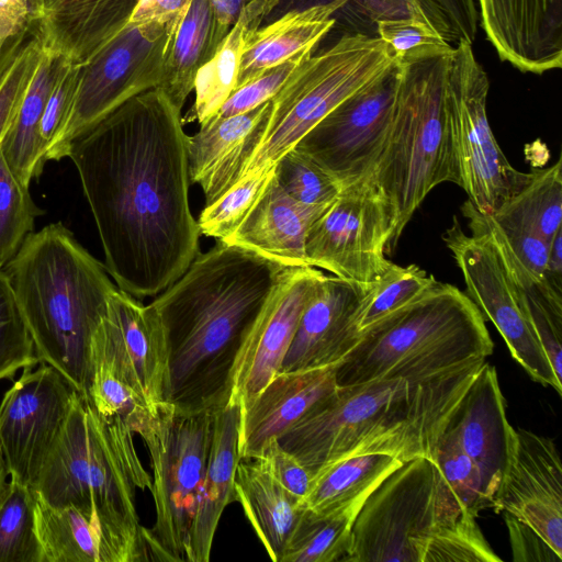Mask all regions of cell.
I'll use <instances>...</instances> for the list:
<instances>
[{
	"instance_id": "cell-1",
	"label": "cell",
	"mask_w": 562,
	"mask_h": 562,
	"mask_svg": "<svg viewBox=\"0 0 562 562\" xmlns=\"http://www.w3.org/2000/svg\"><path fill=\"white\" fill-rule=\"evenodd\" d=\"M181 109L157 88L71 142L74 162L119 289L140 300L175 282L200 252L189 203Z\"/></svg>"
},
{
	"instance_id": "cell-2",
	"label": "cell",
	"mask_w": 562,
	"mask_h": 562,
	"mask_svg": "<svg viewBox=\"0 0 562 562\" xmlns=\"http://www.w3.org/2000/svg\"><path fill=\"white\" fill-rule=\"evenodd\" d=\"M288 269L217 240L156 295L150 304L168 352L166 402L211 412L228 403L238 351Z\"/></svg>"
},
{
	"instance_id": "cell-3",
	"label": "cell",
	"mask_w": 562,
	"mask_h": 562,
	"mask_svg": "<svg viewBox=\"0 0 562 562\" xmlns=\"http://www.w3.org/2000/svg\"><path fill=\"white\" fill-rule=\"evenodd\" d=\"M484 362L474 358L425 376L337 386L278 441L314 475L328 463L362 454L435 463L448 420Z\"/></svg>"
},
{
	"instance_id": "cell-4",
	"label": "cell",
	"mask_w": 562,
	"mask_h": 562,
	"mask_svg": "<svg viewBox=\"0 0 562 562\" xmlns=\"http://www.w3.org/2000/svg\"><path fill=\"white\" fill-rule=\"evenodd\" d=\"M3 270L40 363L88 398L91 340L117 288L105 266L61 223L31 233Z\"/></svg>"
},
{
	"instance_id": "cell-5",
	"label": "cell",
	"mask_w": 562,
	"mask_h": 562,
	"mask_svg": "<svg viewBox=\"0 0 562 562\" xmlns=\"http://www.w3.org/2000/svg\"><path fill=\"white\" fill-rule=\"evenodd\" d=\"M134 432L117 417L99 414L74 390L61 431L45 460L35 493L54 506L75 505L98 515L120 562L153 561L149 532L139 521L136 490H150Z\"/></svg>"
},
{
	"instance_id": "cell-6",
	"label": "cell",
	"mask_w": 562,
	"mask_h": 562,
	"mask_svg": "<svg viewBox=\"0 0 562 562\" xmlns=\"http://www.w3.org/2000/svg\"><path fill=\"white\" fill-rule=\"evenodd\" d=\"M494 344L476 305L459 288L437 282L407 305L360 331L336 366L338 386L381 378L425 376L474 358Z\"/></svg>"
},
{
	"instance_id": "cell-7",
	"label": "cell",
	"mask_w": 562,
	"mask_h": 562,
	"mask_svg": "<svg viewBox=\"0 0 562 562\" xmlns=\"http://www.w3.org/2000/svg\"><path fill=\"white\" fill-rule=\"evenodd\" d=\"M451 54L401 64L394 113L383 151L370 175L393 220L392 250L428 193L460 172L447 104Z\"/></svg>"
},
{
	"instance_id": "cell-8",
	"label": "cell",
	"mask_w": 562,
	"mask_h": 562,
	"mask_svg": "<svg viewBox=\"0 0 562 562\" xmlns=\"http://www.w3.org/2000/svg\"><path fill=\"white\" fill-rule=\"evenodd\" d=\"M373 35L349 33L308 57L271 99V110L255 131L257 147L241 178L271 168L345 99L386 72L394 64ZM240 178V179H241Z\"/></svg>"
},
{
	"instance_id": "cell-9",
	"label": "cell",
	"mask_w": 562,
	"mask_h": 562,
	"mask_svg": "<svg viewBox=\"0 0 562 562\" xmlns=\"http://www.w3.org/2000/svg\"><path fill=\"white\" fill-rule=\"evenodd\" d=\"M214 412L186 411L165 402L138 435L153 471L156 521L149 532L153 561H187L213 432Z\"/></svg>"
},
{
	"instance_id": "cell-10",
	"label": "cell",
	"mask_w": 562,
	"mask_h": 562,
	"mask_svg": "<svg viewBox=\"0 0 562 562\" xmlns=\"http://www.w3.org/2000/svg\"><path fill=\"white\" fill-rule=\"evenodd\" d=\"M487 75L471 44L458 42L447 72V104L460 183L476 210L494 214L533 176L514 168L488 124Z\"/></svg>"
},
{
	"instance_id": "cell-11",
	"label": "cell",
	"mask_w": 562,
	"mask_h": 562,
	"mask_svg": "<svg viewBox=\"0 0 562 562\" xmlns=\"http://www.w3.org/2000/svg\"><path fill=\"white\" fill-rule=\"evenodd\" d=\"M438 524L436 464L427 458L403 462L356 515L347 562H424Z\"/></svg>"
},
{
	"instance_id": "cell-12",
	"label": "cell",
	"mask_w": 562,
	"mask_h": 562,
	"mask_svg": "<svg viewBox=\"0 0 562 562\" xmlns=\"http://www.w3.org/2000/svg\"><path fill=\"white\" fill-rule=\"evenodd\" d=\"M172 26L157 21L128 22L79 65L72 106L45 159L66 157L72 140L131 98L156 88Z\"/></svg>"
},
{
	"instance_id": "cell-13",
	"label": "cell",
	"mask_w": 562,
	"mask_h": 562,
	"mask_svg": "<svg viewBox=\"0 0 562 562\" xmlns=\"http://www.w3.org/2000/svg\"><path fill=\"white\" fill-rule=\"evenodd\" d=\"M461 212L468 220L471 235L462 229L453 216L451 226L442 235L446 246L459 266L467 286L465 294L476 305L484 319L491 321L512 357L529 376L562 394L550 361L517 299L515 282L503 256L487 231L481 212L468 200Z\"/></svg>"
},
{
	"instance_id": "cell-14",
	"label": "cell",
	"mask_w": 562,
	"mask_h": 562,
	"mask_svg": "<svg viewBox=\"0 0 562 562\" xmlns=\"http://www.w3.org/2000/svg\"><path fill=\"white\" fill-rule=\"evenodd\" d=\"M392 236L390 207L368 176L344 187L312 223L305 239L307 263L371 286L394 263L385 256Z\"/></svg>"
},
{
	"instance_id": "cell-15",
	"label": "cell",
	"mask_w": 562,
	"mask_h": 562,
	"mask_svg": "<svg viewBox=\"0 0 562 562\" xmlns=\"http://www.w3.org/2000/svg\"><path fill=\"white\" fill-rule=\"evenodd\" d=\"M401 64L358 90L293 147L318 164L341 188L370 176L385 146L394 113Z\"/></svg>"
},
{
	"instance_id": "cell-16",
	"label": "cell",
	"mask_w": 562,
	"mask_h": 562,
	"mask_svg": "<svg viewBox=\"0 0 562 562\" xmlns=\"http://www.w3.org/2000/svg\"><path fill=\"white\" fill-rule=\"evenodd\" d=\"M74 389L53 367L25 368L0 402L10 480L33 487L66 422Z\"/></svg>"
},
{
	"instance_id": "cell-17",
	"label": "cell",
	"mask_w": 562,
	"mask_h": 562,
	"mask_svg": "<svg viewBox=\"0 0 562 562\" xmlns=\"http://www.w3.org/2000/svg\"><path fill=\"white\" fill-rule=\"evenodd\" d=\"M92 358L102 359L154 412L166 402L168 352L160 317L149 303L116 288L91 340Z\"/></svg>"
},
{
	"instance_id": "cell-18",
	"label": "cell",
	"mask_w": 562,
	"mask_h": 562,
	"mask_svg": "<svg viewBox=\"0 0 562 562\" xmlns=\"http://www.w3.org/2000/svg\"><path fill=\"white\" fill-rule=\"evenodd\" d=\"M325 276L311 266L288 269L238 351L228 402L248 404L280 371L301 314Z\"/></svg>"
},
{
	"instance_id": "cell-19",
	"label": "cell",
	"mask_w": 562,
	"mask_h": 562,
	"mask_svg": "<svg viewBox=\"0 0 562 562\" xmlns=\"http://www.w3.org/2000/svg\"><path fill=\"white\" fill-rule=\"evenodd\" d=\"M515 451L494 497L504 512L533 529L562 555V464L554 441L515 428Z\"/></svg>"
},
{
	"instance_id": "cell-20",
	"label": "cell",
	"mask_w": 562,
	"mask_h": 562,
	"mask_svg": "<svg viewBox=\"0 0 562 562\" xmlns=\"http://www.w3.org/2000/svg\"><path fill=\"white\" fill-rule=\"evenodd\" d=\"M373 285L325 276L301 314L280 371L338 364L359 339L360 317Z\"/></svg>"
},
{
	"instance_id": "cell-21",
	"label": "cell",
	"mask_w": 562,
	"mask_h": 562,
	"mask_svg": "<svg viewBox=\"0 0 562 562\" xmlns=\"http://www.w3.org/2000/svg\"><path fill=\"white\" fill-rule=\"evenodd\" d=\"M477 467L485 496L494 497L510 464L515 428L506 417L505 400L495 367L484 362L446 426Z\"/></svg>"
},
{
	"instance_id": "cell-22",
	"label": "cell",
	"mask_w": 562,
	"mask_h": 562,
	"mask_svg": "<svg viewBox=\"0 0 562 562\" xmlns=\"http://www.w3.org/2000/svg\"><path fill=\"white\" fill-rule=\"evenodd\" d=\"M481 25L503 61L541 75L562 66V0H476Z\"/></svg>"
},
{
	"instance_id": "cell-23",
	"label": "cell",
	"mask_w": 562,
	"mask_h": 562,
	"mask_svg": "<svg viewBox=\"0 0 562 562\" xmlns=\"http://www.w3.org/2000/svg\"><path fill=\"white\" fill-rule=\"evenodd\" d=\"M336 366L279 371L252 401L240 406V458L257 457L269 440L281 437L331 394L338 386Z\"/></svg>"
},
{
	"instance_id": "cell-24",
	"label": "cell",
	"mask_w": 562,
	"mask_h": 562,
	"mask_svg": "<svg viewBox=\"0 0 562 562\" xmlns=\"http://www.w3.org/2000/svg\"><path fill=\"white\" fill-rule=\"evenodd\" d=\"M327 206L307 205L292 199L272 172L243 222L222 241L251 250L288 268L308 266L306 235Z\"/></svg>"
},
{
	"instance_id": "cell-25",
	"label": "cell",
	"mask_w": 562,
	"mask_h": 562,
	"mask_svg": "<svg viewBox=\"0 0 562 562\" xmlns=\"http://www.w3.org/2000/svg\"><path fill=\"white\" fill-rule=\"evenodd\" d=\"M138 0H44L35 31L43 48L81 65L130 21Z\"/></svg>"
},
{
	"instance_id": "cell-26",
	"label": "cell",
	"mask_w": 562,
	"mask_h": 562,
	"mask_svg": "<svg viewBox=\"0 0 562 562\" xmlns=\"http://www.w3.org/2000/svg\"><path fill=\"white\" fill-rule=\"evenodd\" d=\"M240 405L228 402L214 412L213 432L199 505L190 530L187 561L207 562L215 531L226 506L235 501L239 453Z\"/></svg>"
},
{
	"instance_id": "cell-27",
	"label": "cell",
	"mask_w": 562,
	"mask_h": 562,
	"mask_svg": "<svg viewBox=\"0 0 562 562\" xmlns=\"http://www.w3.org/2000/svg\"><path fill=\"white\" fill-rule=\"evenodd\" d=\"M235 501L274 562H281L286 543L304 509L302 501L280 485L258 457H241L235 474Z\"/></svg>"
},
{
	"instance_id": "cell-28",
	"label": "cell",
	"mask_w": 562,
	"mask_h": 562,
	"mask_svg": "<svg viewBox=\"0 0 562 562\" xmlns=\"http://www.w3.org/2000/svg\"><path fill=\"white\" fill-rule=\"evenodd\" d=\"M339 10L319 5L290 11L252 30L245 42L235 89L302 52L315 50L335 25Z\"/></svg>"
},
{
	"instance_id": "cell-29",
	"label": "cell",
	"mask_w": 562,
	"mask_h": 562,
	"mask_svg": "<svg viewBox=\"0 0 562 562\" xmlns=\"http://www.w3.org/2000/svg\"><path fill=\"white\" fill-rule=\"evenodd\" d=\"M34 494L44 562H120L95 513L75 505L54 506Z\"/></svg>"
},
{
	"instance_id": "cell-30",
	"label": "cell",
	"mask_w": 562,
	"mask_h": 562,
	"mask_svg": "<svg viewBox=\"0 0 562 562\" xmlns=\"http://www.w3.org/2000/svg\"><path fill=\"white\" fill-rule=\"evenodd\" d=\"M67 64L63 56L44 49L18 111L0 142L10 169L26 187L41 176L46 164L40 147L38 127L47 99Z\"/></svg>"
},
{
	"instance_id": "cell-31",
	"label": "cell",
	"mask_w": 562,
	"mask_h": 562,
	"mask_svg": "<svg viewBox=\"0 0 562 562\" xmlns=\"http://www.w3.org/2000/svg\"><path fill=\"white\" fill-rule=\"evenodd\" d=\"M217 45L209 0H191L170 33L156 88L182 109L194 88L198 71L213 56Z\"/></svg>"
},
{
	"instance_id": "cell-32",
	"label": "cell",
	"mask_w": 562,
	"mask_h": 562,
	"mask_svg": "<svg viewBox=\"0 0 562 562\" xmlns=\"http://www.w3.org/2000/svg\"><path fill=\"white\" fill-rule=\"evenodd\" d=\"M272 14L273 7L266 0H251L245 5L213 56L198 71L193 88L195 99L182 117L183 125L191 122L202 124L216 114L235 90L248 34Z\"/></svg>"
},
{
	"instance_id": "cell-33",
	"label": "cell",
	"mask_w": 562,
	"mask_h": 562,
	"mask_svg": "<svg viewBox=\"0 0 562 562\" xmlns=\"http://www.w3.org/2000/svg\"><path fill=\"white\" fill-rule=\"evenodd\" d=\"M402 463L387 454H362L336 460L315 473L302 505L317 514H358L372 491Z\"/></svg>"
},
{
	"instance_id": "cell-34",
	"label": "cell",
	"mask_w": 562,
	"mask_h": 562,
	"mask_svg": "<svg viewBox=\"0 0 562 562\" xmlns=\"http://www.w3.org/2000/svg\"><path fill=\"white\" fill-rule=\"evenodd\" d=\"M502 226L535 233L552 240L562 228V161L533 170L529 183L492 214Z\"/></svg>"
},
{
	"instance_id": "cell-35",
	"label": "cell",
	"mask_w": 562,
	"mask_h": 562,
	"mask_svg": "<svg viewBox=\"0 0 562 562\" xmlns=\"http://www.w3.org/2000/svg\"><path fill=\"white\" fill-rule=\"evenodd\" d=\"M271 109V100L245 113L212 116L187 136L190 181L200 183L222 165Z\"/></svg>"
},
{
	"instance_id": "cell-36",
	"label": "cell",
	"mask_w": 562,
	"mask_h": 562,
	"mask_svg": "<svg viewBox=\"0 0 562 562\" xmlns=\"http://www.w3.org/2000/svg\"><path fill=\"white\" fill-rule=\"evenodd\" d=\"M357 514H317L306 508L293 529L281 562H347Z\"/></svg>"
},
{
	"instance_id": "cell-37",
	"label": "cell",
	"mask_w": 562,
	"mask_h": 562,
	"mask_svg": "<svg viewBox=\"0 0 562 562\" xmlns=\"http://www.w3.org/2000/svg\"><path fill=\"white\" fill-rule=\"evenodd\" d=\"M0 562H44L33 487L10 480L0 503Z\"/></svg>"
},
{
	"instance_id": "cell-38",
	"label": "cell",
	"mask_w": 562,
	"mask_h": 562,
	"mask_svg": "<svg viewBox=\"0 0 562 562\" xmlns=\"http://www.w3.org/2000/svg\"><path fill=\"white\" fill-rule=\"evenodd\" d=\"M43 213L0 149V270L16 255Z\"/></svg>"
},
{
	"instance_id": "cell-39",
	"label": "cell",
	"mask_w": 562,
	"mask_h": 562,
	"mask_svg": "<svg viewBox=\"0 0 562 562\" xmlns=\"http://www.w3.org/2000/svg\"><path fill=\"white\" fill-rule=\"evenodd\" d=\"M88 400L104 417H117L139 435L153 413L138 394L102 359L92 358Z\"/></svg>"
},
{
	"instance_id": "cell-40",
	"label": "cell",
	"mask_w": 562,
	"mask_h": 562,
	"mask_svg": "<svg viewBox=\"0 0 562 562\" xmlns=\"http://www.w3.org/2000/svg\"><path fill=\"white\" fill-rule=\"evenodd\" d=\"M273 168L248 172L217 200L204 205L196 221L200 234L222 240L234 233L262 193Z\"/></svg>"
},
{
	"instance_id": "cell-41",
	"label": "cell",
	"mask_w": 562,
	"mask_h": 562,
	"mask_svg": "<svg viewBox=\"0 0 562 562\" xmlns=\"http://www.w3.org/2000/svg\"><path fill=\"white\" fill-rule=\"evenodd\" d=\"M484 538L476 517L469 513L439 522L424 562H499Z\"/></svg>"
},
{
	"instance_id": "cell-42",
	"label": "cell",
	"mask_w": 562,
	"mask_h": 562,
	"mask_svg": "<svg viewBox=\"0 0 562 562\" xmlns=\"http://www.w3.org/2000/svg\"><path fill=\"white\" fill-rule=\"evenodd\" d=\"M378 37L396 63H408L452 54L454 47L432 23L422 18L380 20Z\"/></svg>"
},
{
	"instance_id": "cell-43",
	"label": "cell",
	"mask_w": 562,
	"mask_h": 562,
	"mask_svg": "<svg viewBox=\"0 0 562 562\" xmlns=\"http://www.w3.org/2000/svg\"><path fill=\"white\" fill-rule=\"evenodd\" d=\"M280 187L294 200L313 206H327L341 191L339 182L304 153L292 148L274 165Z\"/></svg>"
},
{
	"instance_id": "cell-44",
	"label": "cell",
	"mask_w": 562,
	"mask_h": 562,
	"mask_svg": "<svg viewBox=\"0 0 562 562\" xmlns=\"http://www.w3.org/2000/svg\"><path fill=\"white\" fill-rule=\"evenodd\" d=\"M445 483L461 507L474 517L493 504L485 496L481 473L453 434L445 428L437 446L436 462Z\"/></svg>"
},
{
	"instance_id": "cell-45",
	"label": "cell",
	"mask_w": 562,
	"mask_h": 562,
	"mask_svg": "<svg viewBox=\"0 0 562 562\" xmlns=\"http://www.w3.org/2000/svg\"><path fill=\"white\" fill-rule=\"evenodd\" d=\"M40 363L33 339L18 306L11 283L0 270V381Z\"/></svg>"
},
{
	"instance_id": "cell-46",
	"label": "cell",
	"mask_w": 562,
	"mask_h": 562,
	"mask_svg": "<svg viewBox=\"0 0 562 562\" xmlns=\"http://www.w3.org/2000/svg\"><path fill=\"white\" fill-rule=\"evenodd\" d=\"M437 282L417 265L401 267L393 263L384 277L373 285L360 317V330L413 302Z\"/></svg>"
},
{
	"instance_id": "cell-47",
	"label": "cell",
	"mask_w": 562,
	"mask_h": 562,
	"mask_svg": "<svg viewBox=\"0 0 562 562\" xmlns=\"http://www.w3.org/2000/svg\"><path fill=\"white\" fill-rule=\"evenodd\" d=\"M313 53L314 50L302 52L236 88L214 116L226 117L245 113L271 100Z\"/></svg>"
},
{
	"instance_id": "cell-48",
	"label": "cell",
	"mask_w": 562,
	"mask_h": 562,
	"mask_svg": "<svg viewBox=\"0 0 562 562\" xmlns=\"http://www.w3.org/2000/svg\"><path fill=\"white\" fill-rule=\"evenodd\" d=\"M43 52L37 33H33L0 80V142L18 111Z\"/></svg>"
},
{
	"instance_id": "cell-49",
	"label": "cell",
	"mask_w": 562,
	"mask_h": 562,
	"mask_svg": "<svg viewBox=\"0 0 562 562\" xmlns=\"http://www.w3.org/2000/svg\"><path fill=\"white\" fill-rule=\"evenodd\" d=\"M79 77V65L68 63L56 81L44 109L38 139L44 160L57 142L68 120Z\"/></svg>"
},
{
	"instance_id": "cell-50",
	"label": "cell",
	"mask_w": 562,
	"mask_h": 562,
	"mask_svg": "<svg viewBox=\"0 0 562 562\" xmlns=\"http://www.w3.org/2000/svg\"><path fill=\"white\" fill-rule=\"evenodd\" d=\"M486 218L494 235L532 279L543 284L551 241L528 231L498 225L491 214Z\"/></svg>"
},
{
	"instance_id": "cell-51",
	"label": "cell",
	"mask_w": 562,
	"mask_h": 562,
	"mask_svg": "<svg viewBox=\"0 0 562 562\" xmlns=\"http://www.w3.org/2000/svg\"><path fill=\"white\" fill-rule=\"evenodd\" d=\"M34 31L25 0H0V80Z\"/></svg>"
},
{
	"instance_id": "cell-52",
	"label": "cell",
	"mask_w": 562,
	"mask_h": 562,
	"mask_svg": "<svg viewBox=\"0 0 562 562\" xmlns=\"http://www.w3.org/2000/svg\"><path fill=\"white\" fill-rule=\"evenodd\" d=\"M272 477L301 501L307 495L314 473L286 451L278 439L269 440L257 456Z\"/></svg>"
},
{
	"instance_id": "cell-53",
	"label": "cell",
	"mask_w": 562,
	"mask_h": 562,
	"mask_svg": "<svg viewBox=\"0 0 562 562\" xmlns=\"http://www.w3.org/2000/svg\"><path fill=\"white\" fill-rule=\"evenodd\" d=\"M449 42L473 44L479 12L474 0H426Z\"/></svg>"
},
{
	"instance_id": "cell-54",
	"label": "cell",
	"mask_w": 562,
	"mask_h": 562,
	"mask_svg": "<svg viewBox=\"0 0 562 562\" xmlns=\"http://www.w3.org/2000/svg\"><path fill=\"white\" fill-rule=\"evenodd\" d=\"M515 561H557L559 555L533 529L505 513Z\"/></svg>"
},
{
	"instance_id": "cell-55",
	"label": "cell",
	"mask_w": 562,
	"mask_h": 562,
	"mask_svg": "<svg viewBox=\"0 0 562 562\" xmlns=\"http://www.w3.org/2000/svg\"><path fill=\"white\" fill-rule=\"evenodd\" d=\"M191 0H138L128 22L157 21L175 27Z\"/></svg>"
},
{
	"instance_id": "cell-56",
	"label": "cell",
	"mask_w": 562,
	"mask_h": 562,
	"mask_svg": "<svg viewBox=\"0 0 562 562\" xmlns=\"http://www.w3.org/2000/svg\"><path fill=\"white\" fill-rule=\"evenodd\" d=\"M215 21V40L220 44L238 20L248 0H209Z\"/></svg>"
},
{
	"instance_id": "cell-57",
	"label": "cell",
	"mask_w": 562,
	"mask_h": 562,
	"mask_svg": "<svg viewBox=\"0 0 562 562\" xmlns=\"http://www.w3.org/2000/svg\"><path fill=\"white\" fill-rule=\"evenodd\" d=\"M562 228L558 231L550 244V251L543 284L562 294Z\"/></svg>"
},
{
	"instance_id": "cell-58",
	"label": "cell",
	"mask_w": 562,
	"mask_h": 562,
	"mask_svg": "<svg viewBox=\"0 0 562 562\" xmlns=\"http://www.w3.org/2000/svg\"><path fill=\"white\" fill-rule=\"evenodd\" d=\"M251 1V0H248ZM273 7L272 18L290 11H301L319 5H336L342 10L350 0H266Z\"/></svg>"
},
{
	"instance_id": "cell-59",
	"label": "cell",
	"mask_w": 562,
	"mask_h": 562,
	"mask_svg": "<svg viewBox=\"0 0 562 562\" xmlns=\"http://www.w3.org/2000/svg\"><path fill=\"white\" fill-rule=\"evenodd\" d=\"M9 476H10V474L8 471L7 462H5L1 446H0V503L2 502V499L7 493L9 482H10V481H8Z\"/></svg>"
},
{
	"instance_id": "cell-60",
	"label": "cell",
	"mask_w": 562,
	"mask_h": 562,
	"mask_svg": "<svg viewBox=\"0 0 562 562\" xmlns=\"http://www.w3.org/2000/svg\"><path fill=\"white\" fill-rule=\"evenodd\" d=\"M34 23L40 19L44 0H25Z\"/></svg>"
}]
</instances>
